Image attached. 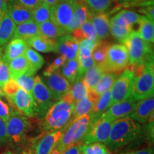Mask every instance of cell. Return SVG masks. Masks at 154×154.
<instances>
[{
	"label": "cell",
	"instance_id": "1",
	"mask_svg": "<svg viewBox=\"0 0 154 154\" xmlns=\"http://www.w3.org/2000/svg\"><path fill=\"white\" fill-rule=\"evenodd\" d=\"M142 127L128 116L113 122L110 134L106 143L108 149L116 152L136 139L141 132Z\"/></svg>",
	"mask_w": 154,
	"mask_h": 154
},
{
	"label": "cell",
	"instance_id": "2",
	"mask_svg": "<svg viewBox=\"0 0 154 154\" xmlns=\"http://www.w3.org/2000/svg\"><path fill=\"white\" fill-rule=\"evenodd\" d=\"M75 102L69 93L50 107L42 126L44 131H54L64 127L72 119Z\"/></svg>",
	"mask_w": 154,
	"mask_h": 154
},
{
	"label": "cell",
	"instance_id": "3",
	"mask_svg": "<svg viewBox=\"0 0 154 154\" xmlns=\"http://www.w3.org/2000/svg\"><path fill=\"white\" fill-rule=\"evenodd\" d=\"M90 119V114L83 116L78 119H71L63 128L62 136L50 154H61L69 146L82 142L88 130Z\"/></svg>",
	"mask_w": 154,
	"mask_h": 154
},
{
	"label": "cell",
	"instance_id": "4",
	"mask_svg": "<svg viewBox=\"0 0 154 154\" xmlns=\"http://www.w3.org/2000/svg\"><path fill=\"white\" fill-rule=\"evenodd\" d=\"M151 44L140 37L138 31L133 30L124 44L128 51L129 64L142 66L153 62V51Z\"/></svg>",
	"mask_w": 154,
	"mask_h": 154
},
{
	"label": "cell",
	"instance_id": "5",
	"mask_svg": "<svg viewBox=\"0 0 154 154\" xmlns=\"http://www.w3.org/2000/svg\"><path fill=\"white\" fill-rule=\"evenodd\" d=\"M153 62L146 63L140 74L136 77L132 88L131 97L136 101L153 96Z\"/></svg>",
	"mask_w": 154,
	"mask_h": 154
},
{
	"label": "cell",
	"instance_id": "6",
	"mask_svg": "<svg viewBox=\"0 0 154 154\" xmlns=\"http://www.w3.org/2000/svg\"><path fill=\"white\" fill-rule=\"evenodd\" d=\"M129 65L128 51L122 44L110 45L103 68L105 72H111L120 74Z\"/></svg>",
	"mask_w": 154,
	"mask_h": 154
},
{
	"label": "cell",
	"instance_id": "7",
	"mask_svg": "<svg viewBox=\"0 0 154 154\" xmlns=\"http://www.w3.org/2000/svg\"><path fill=\"white\" fill-rule=\"evenodd\" d=\"M136 78L129 69H125L119 75L110 88V106L131 97L132 88Z\"/></svg>",
	"mask_w": 154,
	"mask_h": 154
},
{
	"label": "cell",
	"instance_id": "8",
	"mask_svg": "<svg viewBox=\"0 0 154 154\" xmlns=\"http://www.w3.org/2000/svg\"><path fill=\"white\" fill-rule=\"evenodd\" d=\"M113 122L104 116L94 121H90L89 126L86 134L82 138L83 144H90L94 143H106L109 137L111 128Z\"/></svg>",
	"mask_w": 154,
	"mask_h": 154
},
{
	"label": "cell",
	"instance_id": "9",
	"mask_svg": "<svg viewBox=\"0 0 154 154\" xmlns=\"http://www.w3.org/2000/svg\"><path fill=\"white\" fill-rule=\"evenodd\" d=\"M29 121L14 109H11L8 120L6 121V130L8 140L14 143H21L24 139L29 128Z\"/></svg>",
	"mask_w": 154,
	"mask_h": 154
},
{
	"label": "cell",
	"instance_id": "10",
	"mask_svg": "<svg viewBox=\"0 0 154 154\" xmlns=\"http://www.w3.org/2000/svg\"><path fill=\"white\" fill-rule=\"evenodd\" d=\"M32 97L35 103L36 115L44 117L54 104V100L50 95L47 85L39 76L34 77Z\"/></svg>",
	"mask_w": 154,
	"mask_h": 154
},
{
	"label": "cell",
	"instance_id": "11",
	"mask_svg": "<svg viewBox=\"0 0 154 154\" xmlns=\"http://www.w3.org/2000/svg\"><path fill=\"white\" fill-rule=\"evenodd\" d=\"M76 2L74 0H60L57 5L50 7V21L66 31L72 18Z\"/></svg>",
	"mask_w": 154,
	"mask_h": 154
},
{
	"label": "cell",
	"instance_id": "12",
	"mask_svg": "<svg viewBox=\"0 0 154 154\" xmlns=\"http://www.w3.org/2000/svg\"><path fill=\"white\" fill-rule=\"evenodd\" d=\"M45 84L54 101H59L69 93L71 84L61 74L60 69L44 74Z\"/></svg>",
	"mask_w": 154,
	"mask_h": 154
},
{
	"label": "cell",
	"instance_id": "13",
	"mask_svg": "<svg viewBox=\"0 0 154 154\" xmlns=\"http://www.w3.org/2000/svg\"><path fill=\"white\" fill-rule=\"evenodd\" d=\"M63 128L49 131L42 134L32 141V150L33 154H50L54 148L61 139Z\"/></svg>",
	"mask_w": 154,
	"mask_h": 154
},
{
	"label": "cell",
	"instance_id": "14",
	"mask_svg": "<svg viewBox=\"0 0 154 154\" xmlns=\"http://www.w3.org/2000/svg\"><path fill=\"white\" fill-rule=\"evenodd\" d=\"M16 111L25 116L32 118L36 116L35 103L32 95L19 88L14 95L7 97Z\"/></svg>",
	"mask_w": 154,
	"mask_h": 154
},
{
	"label": "cell",
	"instance_id": "15",
	"mask_svg": "<svg viewBox=\"0 0 154 154\" xmlns=\"http://www.w3.org/2000/svg\"><path fill=\"white\" fill-rule=\"evenodd\" d=\"M136 103V100L130 97L125 101L111 105L103 115L112 121L127 117L134 111Z\"/></svg>",
	"mask_w": 154,
	"mask_h": 154
},
{
	"label": "cell",
	"instance_id": "16",
	"mask_svg": "<svg viewBox=\"0 0 154 154\" xmlns=\"http://www.w3.org/2000/svg\"><path fill=\"white\" fill-rule=\"evenodd\" d=\"M79 43L70 34H65L57 38V51L66 57V60L78 58Z\"/></svg>",
	"mask_w": 154,
	"mask_h": 154
},
{
	"label": "cell",
	"instance_id": "17",
	"mask_svg": "<svg viewBox=\"0 0 154 154\" xmlns=\"http://www.w3.org/2000/svg\"><path fill=\"white\" fill-rule=\"evenodd\" d=\"M153 96L140 100L136 103L134 111L129 115V118L140 124H145L148 122L151 116L153 113Z\"/></svg>",
	"mask_w": 154,
	"mask_h": 154
},
{
	"label": "cell",
	"instance_id": "18",
	"mask_svg": "<svg viewBox=\"0 0 154 154\" xmlns=\"http://www.w3.org/2000/svg\"><path fill=\"white\" fill-rule=\"evenodd\" d=\"M90 15L91 11L88 9L85 2L84 0L77 1L72 18L66 29L67 33H72L75 29L80 27L87 20Z\"/></svg>",
	"mask_w": 154,
	"mask_h": 154
},
{
	"label": "cell",
	"instance_id": "19",
	"mask_svg": "<svg viewBox=\"0 0 154 154\" xmlns=\"http://www.w3.org/2000/svg\"><path fill=\"white\" fill-rule=\"evenodd\" d=\"M7 14L16 25L32 20V10L21 5L17 0L8 4Z\"/></svg>",
	"mask_w": 154,
	"mask_h": 154
},
{
	"label": "cell",
	"instance_id": "20",
	"mask_svg": "<svg viewBox=\"0 0 154 154\" xmlns=\"http://www.w3.org/2000/svg\"><path fill=\"white\" fill-rule=\"evenodd\" d=\"M90 19L96 32L97 40L106 39L110 35L109 14L106 12L98 14L91 13Z\"/></svg>",
	"mask_w": 154,
	"mask_h": 154
},
{
	"label": "cell",
	"instance_id": "21",
	"mask_svg": "<svg viewBox=\"0 0 154 154\" xmlns=\"http://www.w3.org/2000/svg\"><path fill=\"white\" fill-rule=\"evenodd\" d=\"M99 96L94 90H88L87 96L75 103L72 119H78L83 116L90 114Z\"/></svg>",
	"mask_w": 154,
	"mask_h": 154
},
{
	"label": "cell",
	"instance_id": "22",
	"mask_svg": "<svg viewBox=\"0 0 154 154\" xmlns=\"http://www.w3.org/2000/svg\"><path fill=\"white\" fill-rule=\"evenodd\" d=\"M28 47V44L24 40L20 38H12L5 48L2 59L8 63L13 59L25 54Z\"/></svg>",
	"mask_w": 154,
	"mask_h": 154
},
{
	"label": "cell",
	"instance_id": "23",
	"mask_svg": "<svg viewBox=\"0 0 154 154\" xmlns=\"http://www.w3.org/2000/svg\"><path fill=\"white\" fill-rule=\"evenodd\" d=\"M26 43L29 47L32 48L37 51H41L43 53L57 51V38L52 39L38 34L28 40Z\"/></svg>",
	"mask_w": 154,
	"mask_h": 154
},
{
	"label": "cell",
	"instance_id": "24",
	"mask_svg": "<svg viewBox=\"0 0 154 154\" xmlns=\"http://www.w3.org/2000/svg\"><path fill=\"white\" fill-rule=\"evenodd\" d=\"M144 17L145 16L138 14L134 11L124 9L117 13L111 19L121 26L133 29V26L135 24H139Z\"/></svg>",
	"mask_w": 154,
	"mask_h": 154
},
{
	"label": "cell",
	"instance_id": "25",
	"mask_svg": "<svg viewBox=\"0 0 154 154\" xmlns=\"http://www.w3.org/2000/svg\"><path fill=\"white\" fill-rule=\"evenodd\" d=\"M38 34V25L32 19L17 25L12 38H20L27 42L30 38Z\"/></svg>",
	"mask_w": 154,
	"mask_h": 154
},
{
	"label": "cell",
	"instance_id": "26",
	"mask_svg": "<svg viewBox=\"0 0 154 154\" xmlns=\"http://www.w3.org/2000/svg\"><path fill=\"white\" fill-rule=\"evenodd\" d=\"M16 26L7 13L0 18V47L5 46L12 38Z\"/></svg>",
	"mask_w": 154,
	"mask_h": 154
},
{
	"label": "cell",
	"instance_id": "27",
	"mask_svg": "<svg viewBox=\"0 0 154 154\" xmlns=\"http://www.w3.org/2000/svg\"><path fill=\"white\" fill-rule=\"evenodd\" d=\"M111 92L110 89L101 94L94 106L90 113V121H94L101 117L110 107Z\"/></svg>",
	"mask_w": 154,
	"mask_h": 154
},
{
	"label": "cell",
	"instance_id": "28",
	"mask_svg": "<svg viewBox=\"0 0 154 154\" xmlns=\"http://www.w3.org/2000/svg\"><path fill=\"white\" fill-rule=\"evenodd\" d=\"M61 74L70 84H73L76 81L82 79L79 73V63L78 58L71 60H66L63 63L61 71Z\"/></svg>",
	"mask_w": 154,
	"mask_h": 154
},
{
	"label": "cell",
	"instance_id": "29",
	"mask_svg": "<svg viewBox=\"0 0 154 154\" xmlns=\"http://www.w3.org/2000/svg\"><path fill=\"white\" fill-rule=\"evenodd\" d=\"M72 33L73 37L76 40L79 44L83 40L87 39V38L88 39H96V38L97 39L90 17L80 27L75 29Z\"/></svg>",
	"mask_w": 154,
	"mask_h": 154
},
{
	"label": "cell",
	"instance_id": "30",
	"mask_svg": "<svg viewBox=\"0 0 154 154\" xmlns=\"http://www.w3.org/2000/svg\"><path fill=\"white\" fill-rule=\"evenodd\" d=\"M8 66L11 79L16 80L19 76L27 72L29 69V63L25 54L9 61Z\"/></svg>",
	"mask_w": 154,
	"mask_h": 154
},
{
	"label": "cell",
	"instance_id": "31",
	"mask_svg": "<svg viewBox=\"0 0 154 154\" xmlns=\"http://www.w3.org/2000/svg\"><path fill=\"white\" fill-rule=\"evenodd\" d=\"M38 31L40 35L52 39H56L68 34L64 29L59 27L50 20L38 24Z\"/></svg>",
	"mask_w": 154,
	"mask_h": 154
},
{
	"label": "cell",
	"instance_id": "32",
	"mask_svg": "<svg viewBox=\"0 0 154 154\" xmlns=\"http://www.w3.org/2000/svg\"><path fill=\"white\" fill-rule=\"evenodd\" d=\"M105 72L103 66L94 65L88 69L82 77V81L88 88V90H93L99 82L102 75Z\"/></svg>",
	"mask_w": 154,
	"mask_h": 154
},
{
	"label": "cell",
	"instance_id": "33",
	"mask_svg": "<svg viewBox=\"0 0 154 154\" xmlns=\"http://www.w3.org/2000/svg\"><path fill=\"white\" fill-rule=\"evenodd\" d=\"M119 74L111 72H104L102 75L99 82H97L95 87L94 88V91L98 96L104 93L105 91H108L112 86L113 82L119 76Z\"/></svg>",
	"mask_w": 154,
	"mask_h": 154
},
{
	"label": "cell",
	"instance_id": "34",
	"mask_svg": "<svg viewBox=\"0 0 154 154\" xmlns=\"http://www.w3.org/2000/svg\"><path fill=\"white\" fill-rule=\"evenodd\" d=\"M109 47L110 44L106 40H98L91 54L92 58L96 65L103 66Z\"/></svg>",
	"mask_w": 154,
	"mask_h": 154
},
{
	"label": "cell",
	"instance_id": "35",
	"mask_svg": "<svg viewBox=\"0 0 154 154\" xmlns=\"http://www.w3.org/2000/svg\"><path fill=\"white\" fill-rule=\"evenodd\" d=\"M138 32L144 41L153 44L154 42V21L144 17L139 23V29Z\"/></svg>",
	"mask_w": 154,
	"mask_h": 154
},
{
	"label": "cell",
	"instance_id": "36",
	"mask_svg": "<svg viewBox=\"0 0 154 154\" xmlns=\"http://www.w3.org/2000/svg\"><path fill=\"white\" fill-rule=\"evenodd\" d=\"M25 57L29 63V70L36 73L43 66L44 59L41 54L31 47H28L25 52Z\"/></svg>",
	"mask_w": 154,
	"mask_h": 154
},
{
	"label": "cell",
	"instance_id": "37",
	"mask_svg": "<svg viewBox=\"0 0 154 154\" xmlns=\"http://www.w3.org/2000/svg\"><path fill=\"white\" fill-rule=\"evenodd\" d=\"M109 30H110V34H111V35L116 39L118 40L120 43L124 45L127 38H128L130 34L134 29L131 28L121 26L110 19L109 20Z\"/></svg>",
	"mask_w": 154,
	"mask_h": 154
},
{
	"label": "cell",
	"instance_id": "38",
	"mask_svg": "<svg viewBox=\"0 0 154 154\" xmlns=\"http://www.w3.org/2000/svg\"><path fill=\"white\" fill-rule=\"evenodd\" d=\"M69 94L71 96L75 103L80 101L88 95V88L84 84L82 79L76 81L72 84V87H70Z\"/></svg>",
	"mask_w": 154,
	"mask_h": 154
},
{
	"label": "cell",
	"instance_id": "39",
	"mask_svg": "<svg viewBox=\"0 0 154 154\" xmlns=\"http://www.w3.org/2000/svg\"><path fill=\"white\" fill-rule=\"evenodd\" d=\"M114 0H84L92 14L106 11L112 5Z\"/></svg>",
	"mask_w": 154,
	"mask_h": 154
},
{
	"label": "cell",
	"instance_id": "40",
	"mask_svg": "<svg viewBox=\"0 0 154 154\" xmlns=\"http://www.w3.org/2000/svg\"><path fill=\"white\" fill-rule=\"evenodd\" d=\"M32 19L38 25L50 19V7L47 4L42 3L36 8L32 10Z\"/></svg>",
	"mask_w": 154,
	"mask_h": 154
},
{
	"label": "cell",
	"instance_id": "41",
	"mask_svg": "<svg viewBox=\"0 0 154 154\" xmlns=\"http://www.w3.org/2000/svg\"><path fill=\"white\" fill-rule=\"evenodd\" d=\"M34 74L35 73L31 72L28 69L27 72L19 76L17 79L16 82L18 84L19 88H21L24 91H26L28 94L32 96V90L34 86Z\"/></svg>",
	"mask_w": 154,
	"mask_h": 154
},
{
	"label": "cell",
	"instance_id": "42",
	"mask_svg": "<svg viewBox=\"0 0 154 154\" xmlns=\"http://www.w3.org/2000/svg\"><path fill=\"white\" fill-rule=\"evenodd\" d=\"M108 151L107 147L101 143L82 144L81 154H104Z\"/></svg>",
	"mask_w": 154,
	"mask_h": 154
},
{
	"label": "cell",
	"instance_id": "43",
	"mask_svg": "<svg viewBox=\"0 0 154 154\" xmlns=\"http://www.w3.org/2000/svg\"><path fill=\"white\" fill-rule=\"evenodd\" d=\"M10 73L8 66V63L2 59L0 60V88L2 89L4 86L10 79Z\"/></svg>",
	"mask_w": 154,
	"mask_h": 154
},
{
	"label": "cell",
	"instance_id": "44",
	"mask_svg": "<svg viewBox=\"0 0 154 154\" xmlns=\"http://www.w3.org/2000/svg\"><path fill=\"white\" fill-rule=\"evenodd\" d=\"M19 88V86L17 84L16 81L10 79L8 82L6 83L5 85L4 86L2 90L5 94V96L7 97H9V96L14 95Z\"/></svg>",
	"mask_w": 154,
	"mask_h": 154
},
{
	"label": "cell",
	"instance_id": "45",
	"mask_svg": "<svg viewBox=\"0 0 154 154\" xmlns=\"http://www.w3.org/2000/svg\"><path fill=\"white\" fill-rule=\"evenodd\" d=\"M66 57H63L62 55H59V57H58L57 59L53 61V63H51V64L47 67V69L44 71V74H49V73L52 72L54 71L59 69V68H60L61 66H63V63L66 62Z\"/></svg>",
	"mask_w": 154,
	"mask_h": 154
},
{
	"label": "cell",
	"instance_id": "46",
	"mask_svg": "<svg viewBox=\"0 0 154 154\" xmlns=\"http://www.w3.org/2000/svg\"><path fill=\"white\" fill-rule=\"evenodd\" d=\"M11 108L0 99V118L5 122L8 120L11 113Z\"/></svg>",
	"mask_w": 154,
	"mask_h": 154
},
{
	"label": "cell",
	"instance_id": "47",
	"mask_svg": "<svg viewBox=\"0 0 154 154\" xmlns=\"http://www.w3.org/2000/svg\"><path fill=\"white\" fill-rule=\"evenodd\" d=\"M21 5L30 10H33L42 3V0H17Z\"/></svg>",
	"mask_w": 154,
	"mask_h": 154
},
{
	"label": "cell",
	"instance_id": "48",
	"mask_svg": "<svg viewBox=\"0 0 154 154\" xmlns=\"http://www.w3.org/2000/svg\"><path fill=\"white\" fill-rule=\"evenodd\" d=\"M8 140L6 130V122L0 118V143H5Z\"/></svg>",
	"mask_w": 154,
	"mask_h": 154
},
{
	"label": "cell",
	"instance_id": "49",
	"mask_svg": "<svg viewBox=\"0 0 154 154\" xmlns=\"http://www.w3.org/2000/svg\"><path fill=\"white\" fill-rule=\"evenodd\" d=\"M82 142H79V143L69 146L66 150H64L61 154H81V146H82Z\"/></svg>",
	"mask_w": 154,
	"mask_h": 154
},
{
	"label": "cell",
	"instance_id": "50",
	"mask_svg": "<svg viewBox=\"0 0 154 154\" xmlns=\"http://www.w3.org/2000/svg\"><path fill=\"white\" fill-rule=\"evenodd\" d=\"M120 154H153V150L151 148H146V149H143L124 152V153H121Z\"/></svg>",
	"mask_w": 154,
	"mask_h": 154
},
{
	"label": "cell",
	"instance_id": "51",
	"mask_svg": "<svg viewBox=\"0 0 154 154\" xmlns=\"http://www.w3.org/2000/svg\"><path fill=\"white\" fill-rule=\"evenodd\" d=\"M14 0H0V18L7 13V6Z\"/></svg>",
	"mask_w": 154,
	"mask_h": 154
},
{
	"label": "cell",
	"instance_id": "52",
	"mask_svg": "<svg viewBox=\"0 0 154 154\" xmlns=\"http://www.w3.org/2000/svg\"><path fill=\"white\" fill-rule=\"evenodd\" d=\"M148 0H118L119 3L121 5H130V4H142V2H146Z\"/></svg>",
	"mask_w": 154,
	"mask_h": 154
},
{
	"label": "cell",
	"instance_id": "53",
	"mask_svg": "<svg viewBox=\"0 0 154 154\" xmlns=\"http://www.w3.org/2000/svg\"><path fill=\"white\" fill-rule=\"evenodd\" d=\"M60 0H42V2H44V3L47 4V5H49V7H52V6L57 5Z\"/></svg>",
	"mask_w": 154,
	"mask_h": 154
},
{
	"label": "cell",
	"instance_id": "54",
	"mask_svg": "<svg viewBox=\"0 0 154 154\" xmlns=\"http://www.w3.org/2000/svg\"><path fill=\"white\" fill-rule=\"evenodd\" d=\"M21 154H33V151H32V149H26L24 150V151H23L22 153Z\"/></svg>",
	"mask_w": 154,
	"mask_h": 154
},
{
	"label": "cell",
	"instance_id": "55",
	"mask_svg": "<svg viewBox=\"0 0 154 154\" xmlns=\"http://www.w3.org/2000/svg\"><path fill=\"white\" fill-rule=\"evenodd\" d=\"M3 56V48L2 47H0V60L2 59Z\"/></svg>",
	"mask_w": 154,
	"mask_h": 154
},
{
	"label": "cell",
	"instance_id": "56",
	"mask_svg": "<svg viewBox=\"0 0 154 154\" xmlns=\"http://www.w3.org/2000/svg\"><path fill=\"white\" fill-rule=\"evenodd\" d=\"M4 96H6L5 94V93H4L3 90L0 88V98H2V97H4Z\"/></svg>",
	"mask_w": 154,
	"mask_h": 154
},
{
	"label": "cell",
	"instance_id": "57",
	"mask_svg": "<svg viewBox=\"0 0 154 154\" xmlns=\"http://www.w3.org/2000/svg\"><path fill=\"white\" fill-rule=\"evenodd\" d=\"M0 154H13L10 151H6L5 152H3V153H0Z\"/></svg>",
	"mask_w": 154,
	"mask_h": 154
},
{
	"label": "cell",
	"instance_id": "58",
	"mask_svg": "<svg viewBox=\"0 0 154 154\" xmlns=\"http://www.w3.org/2000/svg\"><path fill=\"white\" fill-rule=\"evenodd\" d=\"M104 154H111V153L110 152V151H109V150L108 149V151H107L106 152V153H105Z\"/></svg>",
	"mask_w": 154,
	"mask_h": 154
},
{
	"label": "cell",
	"instance_id": "59",
	"mask_svg": "<svg viewBox=\"0 0 154 154\" xmlns=\"http://www.w3.org/2000/svg\"><path fill=\"white\" fill-rule=\"evenodd\" d=\"M74 1H78V0H74Z\"/></svg>",
	"mask_w": 154,
	"mask_h": 154
},
{
	"label": "cell",
	"instance_id": "60",
	"mask_svg": "<svg viewBox=\"0 0 154 154\" xmlns=\"http://www.w3.org/2000/svg\"></svg>",
	"mask_w": 154,
	"mask_h": 154
}]
</instances>
